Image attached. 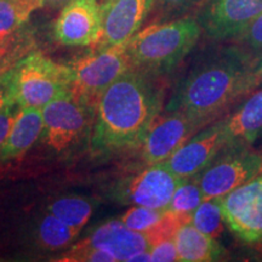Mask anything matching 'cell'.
<instances>
[{"label":"cell","instance_id":"cell-1","mask_svg":"<svg viewBox=\"0 0 262 262\" xmlns=\"http://www.w3.org/2000/svg\"><path fill=\"white\" fill-rule=\"evenodd\" d=\"M256 56L242 45L225 47L196 62L172 91L166 112H180L205 125L250 94Z\"/></svg>","mask_w":262,"mask_h":262},{"label":"cell","instance_id":"cell-2","mask_svg":"<svg viewBox=\"0 0 262 262\" xmlns=\"http://www.w3.org/2000/svg\"><path fill=\"white\" fill-rule=\"evenodd\" d=\"M153 75L131 70L98 98L91 145L98 152L140 147L162 112L163 90Z\"/></svg>","mask_w":262,"mask_h":262},{"label":"cell","instance_id":"cell-3","mask_svg":"<svg viewBox=\"0 0 262 262\" xmlns=\"http://www.w3.org/2000/svg\"><path fill=\"white\" fill-rule=\"evenodd\" d=\"M202 32L191 16L147 26L126 42L131 68L153 77L169 73L187 57Z\"/></svg>","mask_w":262,"mask_h":262},{"label":"cell","instance_id":"cell-4","mask_svg":"<svg viewBox=\"0 0 262 262\" xmlns=\"http://www.w3.org/2000/svg\"><path fill=\"white\" fill-rule=\"evenodd\" d=\"M70 64L56 63L39 51H32L15 66L14 98L21 108L47 106L71 91Z\"/></svg>","mask_w":262,"mask_h":262},{"label":"cell","instance_id":"cell-5","mask_svg":"<svg viewBox=\"0 0 262 262\" xmlns=\"http://www.w3.org/2000/svg\"><path fill=\"white\" fill-rule=\"evenodd\" d=\"M70 67L71 93L89 108L96 107L103 91L133 70L126 54V44L100 49L96 54L74 61Z\"/></svg>","mask_w":262,"mask_h":262},{"label":"cell","instance_id":"cell-6","mask_svg":"<svg viewBox=\"0 0 262 262\" xmlns=\"http://www.w3.org/2000/svg\"><path fill=\"white\" fill-rule=\"evenodd\" d=\"M227 150L196 175L204 201L220 198L262 172V153L245 146L227 147Z\"/></svg>","mask_w":262,"mask_h":262},{"label":"cell","instance_id":"cell-7","mask_svg":"<svg viewBox=\"0 0 262 262\" xmlns=\"http://www.w3.org/2000/svg\"><path fill=\"white\" fill-rule=\"evenodd\" d=\"M90 108L78 101L71 91L58 96L42 112V140L56 152L71 148L81 139L89 124Z\"/></svg>","mask_w":262,"mask_h":262},{"label":"cell","instance_id":"cell-8","mask_svg":"<svg viewBox=\"0 0 262 262\" xmlns=\"http://www.w3.org/2000/svg\"><path fill=\"white\" fill-rule=\"evenodd\" d=\"M226 225L241 241L262 242V172L220 196Z\"/></svg>","mask_w":262,"mask_h":262},{"label":"cell","instance_id":"cell-9","mask_svg":"<svg viewBox=\"0 0 262 262\" xmlns=\"http://www.w3.org/2000/svg\"><path fill=\"white\" fill-rule=\"evenodd\" d=\"M261 15L262 0H205L198 22L214 40H235Z\"/></svg>","mask_w":262,"mask_h":262},{"label":"cell","instance_id":"cell-10","mask_svg":"<svg viewBox=\"0 0 262 262\" xmlns=\"http://www.w3.org/2000/svg\"><path fill=\"white\" fill-rule=\"evenodd\" d=\"M227 147L228 139L221 119L195 133L163 163L180 179L194 178Z\"/></svg>","mask_w":262,"mask_h":262},{"label":"cell","instance_id":"cell-11","mask_svg":"<svg viewBox=\"0 0 262 262\" xmlns=\"http://www.w3.org/2000/svg\"><path fill=\"white\" fill-rule=\"evenodd\" d=\"M204 126L187 114L165 111L156 118L141 143L143 160L147 165L165 162Z\"/></svg>","mask_w":262,"mask_h":262},{"label":"cell","instance_id":"cell-12","mask_svg":"<svg viewBox=\"0 0 262 262\" xmlns=\"http://www.w3.org/2000/svg\"><path fill=\"white\" fill-rule=\"evenodd\" d=\"M54 34L66 47L98 45L102 38V15L97 0H71L54 24Z\"/></svg>","mask_w":262,"mask_h":262},{"label":"cell","instance_id":"cell-13","mask_svg":"<svg viewBox=\"0 0 262 262\" xmlns=\"http://www.w3.org/2000/svg\"><path fill=\"white\" fill-rule=\"evenodd\" d=\"M155 0H106L101 5L102 38L98 49L126 44L140 31Z\"/></svg>","mask_w":262,"mask_h":262},{"label":"cell","instance_id":"cell-14","mask_svg":"<svg viewBox=\"0 0 262 262\" xmlns=\"http://www.w3.org/2000/svg\"><path fill=\"white\" fill-rule=\"evenodd\" d=\"M182 179L164 165V163L148 165V168L130 179L123 189L125 202L133 205L168 210V206Z\"/></svg>","mask_w":262,"mask_h":262},{"label":"cell","instance_id":"cell-15","mask_svg":"<svg viewBox=\"0 0 262 262\" xmlns=\"http://www.w3.org/2000/svg\"><path fill=\"white\" fill-rule=\"evenodd\" d=\"M84 243L110 254L117 261H130L137 254L149 250L145 233L130 229L122 220L101 225L84 239Z\"/></svg>","mask_w":262,"mask_h":262},{"label":"cell","instance_id":"cell-16","mask_svg":"<svg viewBox=\"0 0 262 262\" xmlns=\"http://www.w3.org/2000/svg\"><path fill=\"white\" fill-rule=\"evenodd\" d=\"M228 147L247 146L262 135V86L248 95L233 113L222 119Z\"/></svg>","mask_w":262,"mask_h":262},{"label":"cell","instance_id":"cell-17","mask_svg":"<svg viewBox=\"0 0 262 262\" xmlns=\"http://www.w3.org/2000/svg\"><path fill=\"white\" fill-rule=\"evenodd\" d=\"M42 124L41 108H21L8 139L0 149V165L17 160L26 155L41 136Z\"/></svg>","mask_w":262,"mask_h":262},{"label":"cell","instance_id":"cell-18","mask_svg":"<svg viewBox=\"0 0 262 262\" xmlns=\"http://www.w3.org/2000/svg\"><path fill=\"white\" fill-rule=\"evenodd\" d=\"M179 260L183 262L216 261L222 256L224 249L215 238L209 237L191 224L182 225L173 238Z\"/></svg>","mask_w":262,"mask_h":262},{"label":"cell","instance_id":"cell-19","mask_svg":"<svg viewBox=\"0 0 262 262\" xmlns=\"http://www.w3.org/2000/svg\"><path fill=\"white\" fill-rule=\"evenodd\" d=\"M79 232L80 229L71 227L56 216L44 211L35 228V241L45 250L56 251L68 247Z\"/></svg>","mask_w":262,"mask_h":262},{"label":"cell","instance_id":"cell-20","mask_svg":"<svg viewBox=\"0 0 262 262\" xmlns=\"http://www.w3.org/2000/svg\"><path fill=\"white\" fill-rule=\"evenodd\" d=\"M45 211L56 216L71 227L80 229L90 220L94 212V204L80 195H63L55 199L45 208Z\"/></svg>","mask_w":262,"mask_h":262},{"label":"cell","instance_id":"cell-21","mask_svg":"<svg viewBox=\"0 0 262 262\" xmlns=\"http://www.w3.org/2000/svg\"><path fill=\"white\" fill-rule=\"evenodd\" d=\"M34 38L25 27L0 37V73L17 64L22 58L34 51Z\"/></svg>","mask_w":262,"mask_h":262},{"label":"cell","instance_id":"cell-22","mask_svg":"<svg viewBox=\"0 0 262 262\" xmlns=\"http://www.w3.org/2000/svg\"><path fill=\"white\" fill-rule=\"evenodd\" d=\"M39 8V0H0V37L25 27L32 12Z\"/></svg>","mask_w":262,"mask_h":262},{"label":"cell","instance_id":"cell-23","mask_svg":"<svg viewBox=\"0 0 262 262\" xmlns=\"http://www.w3.org/2000/svg\"><path fill=\"white\" fill-rule=\"evenodd\" d=\"M191 224L211 238H219L225 229V217L220 198L206 199L192 212Z\"/></svg>","mask_w":262,"mask_h":262},{"label":"cell","instance_id":"cell-24","mask_svg":"<svg viewBox=\"0 0 262 262\" xmlns=\"http://www.w3.org/2000/svg\"><path fill=\"white\" fill-rule=\"evenodd\" d=\"M203 202L204 195L196 176L183 179L173 193L168 210L180 214H192Z\"/></svg>","mask_w":262,"mask_h":262},{"label":"cell","instance_id":"cell-25","mask_svg":"<svg viewBox=\"0 0 262 262\" xmlns=\"http://www.w3.org/2000/svg\"><path fill=\"white\" fill-rule=\"evenodd\" d=\"M192 214H180L166 210L163 217L153 226L152 228L145 232L147 239H148L149 247L160 243L163 241L175 238L176 232L182 225L191 221Z\"/></svg>","mask_w":262,"mask_h":262},{"label":"cell","instance_id":"cell-26","mask_svg":"<svg viewBox=\"0 0 262 262\" xmlns=\"http://www.w3.org/2000/svg\"><path fill=\"white\" fill-rule=\"evenodd\" d=\"M165 211L160 209L134 205L122 216V221L133 231L145 233L163 217Z\"/></svg>","mask_w":262,"mask_h":262},{"label":"cell","instance_id":"cell-27","mask_svg":"<svg viewBox=\"0 0 262 262\" xmlns=\"http://www.w3.org/2000/svg\"><path fill=\"white\" fill-rule=\"evenodd\" d=\"M56 261L62 262H116V260L106 251L91 247L80 241L73 245L70 250L61 255Z\"/></svg>","mask_w":262,"mask_h":262},{"label":"cell","instance_id":"cell-28","mask_svg":"<svg viewBox=\"0 0 262 262\" xmlns=\"http://www.w3.org/2000/svg\"><path fill=\"white\" fill-rule=\"evenodd\" d=\"M239 45L247 49L255 56L262 54V15L245 31L241 37L235 39Z\"/></svg>","mask_w":262,"mask_h":262},{"label":"cell","instance_id":"cell-29","mask_svg":"<svg viewBox=\"0 0 262 262\" xmlns=\"http://www.w3.org/2000/svg\"><path fill=\"white\" fill-rule=\"evenodd\" d=\"M21 106L15 98L10 100L4 107L0 110V149L8 139L10 130H11L12 124L17 118Z\"/></svg>","mask_w":262,"mask_h":262},{"label":"cell","instance_id":"cell-30","mask_svg":"<svg viewBox=\"0 0 262 262\" xmlns=\"http://www.w3.org/2000/svg\"><path fill=\"white\" fill-rule=\"evenodd\" d=\"M202 0H155V6L160 15H180L199 4Z\"/></svg>","mask_w":262,"mask_h":262},{"label":"cell","instance_id":"cell-31","mask_svg":"<svg viewBox=\"0 0 262 262\" xmlns=\"http://www.w3.org/2000/svg\"><path fill=\"white\" fill-rule=\"evenodd\" d=\"M150 261L155 262H169V261H180L178 249L173 239L163 241L160 243L153 245L149 248Z\"/></svg>","mask_w":262,"mask_h":262},{"label":"cell","instance_id":"cell-32","mask_svg":"<svg viewBox=\"0 0 262 262\" xmlns=\"http://www.w3.org/2000/svg\"><path fill=\"white\" fill-rule=\"evenodd\" d=\"M14 78L15 66L0 73V110L14 98Z\"/></svg>","mask_w":262,"mask_h":262},{"label":"cell","instance_id":"cell-33","mask_svg":"<svg viewBox=\"0 0 262 262\" xmlns=\"http://www.w3.org/2000/svg\"><path fill=\"white\" fill-rule=\"evenodd\" d=\"M250 93L262 86V54L256 56L254 68L250 75Z\"/></svg>","mask_w":262,"mask_h":262},{"label":"cell","instance_id":"cell-34","mask_svg":"<svg viewBox=\"0 0 262 262\" xmlns=\"http://www.w3.org/2000/svg\"><path fill=\"white\" fill-rule=\"evenodd\" d=\"M42 6H63L70 3L71 0H39Z\"/></svg>","mask_w":262,"mask_h":262},{"label":"cell","instance_id":"cell-35","mask_svg":"<svg viewBox=\"0 0 262 262\" xmlns=\"http://www.w3.org/2000/svg\"><path fill=\"white\" fill-rule=\"evenodd\" d=\"M145 261H150L149 250H148V251H145V253L137 254L136 256H134V257L130 260V262H145Z\"/></svg>","mask_w":262,"mask_h":262}]
</instances>
